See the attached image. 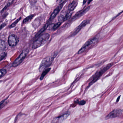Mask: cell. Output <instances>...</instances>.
I'll return each instance as SVG.
<instances>
[{"mask_svg":"<svg viewBox=\"0 0 123 123\" xmlns=\"http://www.w3.org/2000/svg\"><path fill=\"white\" fill-rule=\"evenodd\" d=\"M50 35L48 33H45L40 35L33 43L32 48L37 49L44 45L49 39Z\"/></svg>","mask_w":123,"mask_h":123,"instance_id":"6da1fadb","label":"cell"},{"mask_svg":"<svg viewBox=\"0 0 123 123\" xmlns=\"http://www.w3.org/2000/svg\"><path fill=\"white\" fill-rule=\"evenodd\" d=\"M113 65V63L109 64L105 66V67L101 68V69L97 71V72L95 73V75L93 76L92 79V81L90 82L89 84V86H90L91 85H92L93 84H94L96 82H97L100 77L102 76V75L106 72L107 70H108L111 67H112Z\"/></svg>","mask_w":123,"mask_h":123,"instance_id":"7a4b0ae2","label":"cell"},{"mask_svg":"<svg viewBox=\"0 0 123 123\" xmlns=\"http://www.w3.org/2000/svg\"><path fill=\"white\" fill-rule=\"evenodd\" d=\"M98 39L95 38L88 40L78 51V54H80L85 52L87 50L95 45L98 42Z\"/></svg>","mask_w":123,"mask_h":123,"instance_id":"3957f363","label":"cell"},{"mask_svg":"<svg viewBox=\"0 0 123 123\" xmlns=\"http://www.w3.org/2000/svg\"><path fill=\"white\" fill-rule=\"evenodd\" d=\"M54 59L53 56L47 57L43 59L40 66V71H42L50 66L53 62Z\"/></svg>","mask_w":123,"mask_h":123,"instance_id":"277c9868","label":"cell"},{"mask_svg":"<svg viewBox=\"0 0 123 123\" xmlns=\"http://www.w3.org/2000/svg\"><path fill=\"white\" fill-rule=\"evenodd\" d=\"M28 52H29V51L27 49L23 50L22 52L19 55V57L16 58L12 64V67H16L18 66L19 64H21L22 62L26 57Z\"/></svg>","mask_w":123,"mask_h":123,"instance_id":"5b68a950","label":"cell"},{"mask_svg":"<svg viewBox=\"0 0 123 123\" xmlns=\"http://www.w3.org/2000/svg\"><path fill=\"white\" fill-rule=\"evenodd\" d=\"M90 23V20L88 19H85L84 20L76 29L72 32L71 35V36H74L77 34L83 27H84L87 25L88 24Z\"/></svg>","mask_w":123,"mask_h":123,"instance_id":"8992f818","label":"cell"},{"mask_svg":"<svg viewBox=\"0 0 123 123\" xmlns=\"http://www.w3.org/2000/svg\"><path fill=\"white\" fill-rule=\"evenodd\" d=\"M123 112L122 110L120 109H115L110 113L106 117V119L115 118L120 116Z\"/></svg>","mask_w":123,"mask_h":123,"instance_id":"52a82bcc","label":"cell"},{"mask_svg":"<svg viewBox=\"0 0 123 123\" xmlns=\"http://www.w3.org/2000/svg\"><path fill=\"white\" fill-rule=\"evenodd\" d=\"M90 9V6H88L86 8L83 9L82 10L78 12L73 17L72 19V21H74V20L80 18L82 16H83L84 14H85Z\"/></svg>","mask_w":123,"mask_h":123,"instance_id":"ba28073f","label":"cell"},{"mask_svg":"<svg viewBox=\"0 0 123 123\" xmlns=\"http://www.w3.org/2000/svg\"><path fill=\"white\" fill-rule=\"evenodd\" d=\"M64 4V3L61 4L58 7H57L54 10L53 12L52 13V14H51V16H50V17L49 19V21L51 22L53 19H54L55 18V17L58 14V13H59L61 9L62 8Z\"/></svg>","mask_w":123,"mask_h":123,"instance_id":"9c48e42d","label":"cell"},{"mask_svg":"<svg viewBox=\"0 0 123 123\" xmlns=\"http://www.w3.org/2000/svg\"><path fill=\"white\" fill-rule=\"evenodd\" d=\"M18 40L15 35H12L9 37L8 38V43L11 47L16 46L18 43Z\"/></svg>","mask_w":123,"mask_h":123,"instance_id":"30bf717a","label":"cell"},{"mask_svg":"<svg viewBox=\"0 0 123 123\" xmlns=\"http://www.w3.org/2000/svg\"><path fill=\"white\" fill-rule=\"evenodd\" d=\"M69 113H67L55 118L53 121L54 123H61L65 120L69 116Z\"/></svg>","mask_w":123,"mask_h":123,"instance_id":"8fae6325","label":"cell"},{"mask_svg":"<svg viewBox=\"0 0 123 123\" xmlns=\"http://www.w3.org/2000/svg\"><path fill=\"white\" fill-rule=\"evenodd\" d=\"M50 21L48 20V22L42 27V29L37 32V34H36V35H35V37H36V38L38 37L40 35L42 34V33H43L44 31H45V30L47 29V28L49 27V25H50Z\"/></svg>","mask_w":123,"mask_h":123,"instance_id":"7c38bea8","label":"cell"},{"mask_svg":"<svg viewBox=\"0 0 123 123\" xmlns=\"http://www.w3.org/2000/svg\"><path fill=\"white\" fill-rule=\"evenodd\" d=\"M77 5V2L76 0L72 1L68 6V11L69 12H72L74 11Z\"/></svg>","mask_w":123,"mask_h":123,"instance_id":"4fadbf2b","label":"cell"},{"mask_svg":"<svg viewBox=\"0 0 123 123\" xmlns=\"http://www.w3.org/2000/svg\"><path fill=\"white\" fill-rule=\"evenodd\" d=\"M6 45L4 40L0 39V52L3 51L6 48Z\"/></svg>","mask_w":123,"mask_h":123,"instance_id":"5bb4252c","label":"cell"},{"mask_svg":"<svg viewBox=\"0 0 123 123\" xmlns=\"http://www.w3.org/2000/svg\"><path fill=\"white\" fill-rule=\"evenodd\" d=\"M50 70H51L50 68H47L44 70L43 72L42 73L41 77H40V80H42L44 78L45 76L49 73V71H50Z\"/></svg>","mask_w":123,"mask_h":123,"instance_id":"9a60e30c","label":"cell"},{"mask_svg":"<svg viewBox=\"0 0 123 123\" xmlns=\"http://www.w3.org/2000/svg\"><path fill=\"white\" fill-rule=\"evenodd\" d=\"M40 24V21L39 18L35 19L34 21V22L32 23V25H33L34 27L35 28H37L39 26Z\"/></svg>","mask_w":123,"mask_h":123,"instance_id":"2e32d148","label":"cell"},{"mask_svg":"<svg viewBox=\"0 0 123 123\" xmlns=\"http://www.w3.org/2000/svg\"><path fill=\"white\" fill-rule=\"evenodd\" d=\"M34 16V15L32 14V15H31L30 16H29L27 17L25 19H24V21H23V23H26L30 21L33 19Z\"/></svg>","mask_w":123,"mask_h":123,"instance_id":"e0dca14e","label":"cell"},{"mask_svg":"<svg viewBox=\"0 0 123 123\" xmlns=\"http://www.w3.org/2000/svg\"><path fill=\"white\" fill-rule=\"evenodd\" d=\"M72 15V12H67L66 15H65L63 21H66L69 18H71Z\"/></svg>","mask_w":123,"mask_h":123,"instance_id":"ac0fdd59","label":"cell"},{"mask_svg":"<svg viewBox=\"0 0 123 123\" xmlns=\"http://www.w3.org/2000/svg\"><path fill=\"white\" fill-rule=\"evenodd\" d=\"M66 14L67 13H66V12L65 11H63L61 14H60V16L58 17V21L60 22H61L62 21H63L64 18Z\"/></svg>","mask_w":123,"mask_h":123,"instance_id":"d6986e66","label":"cell"},{"mask_svg":"<svg viewBox=\"0 0 123 123\" xmlns=\"http://www.w3.org/2000/svg\"><path fill=\"white\" fill-rule=\"evenodd\" d=\"M6 71L5 69H1L0 70V79L3 77L6 74Z\"/></svg>","mask_w":123,"mask_h":123,"instance_id":"ffe728a7","label":"cell"},{"mask_svg":"<svg viewBox=\"0 0 123 123\" xmlns=\"http://www.w3.org/2000/svg\"><path fill=\"white\" fill-rule=\"evenodd\" d=\"M21 17H20V18H18V19H17L16 21L14 22L10 26H9V28H13V27H15V26L18 23V22L21 20Z\"/></svg>","mask_w":123,"mask_h":123,"instance_id":"44dd1931","label":"cell"},{"mask_svg":"<svg viewBox=\"0 0 123 123\" xmlns=\"http://www.w3.org/2000/svg\"><path fill=\"white\" fill-rule=\"evenodd\" d=\"M7 53L6 52H3L0 54V61L3 60L6 57Z\"/></svg>","mask_w":123,"mask_h":123,"instance_id":"7402d4cb","label":"cell"},{"mask_svg":"<svg viewBox=\"0 0 123 123\" xmlns=\"http://www.w3.org/2000/svg\"><path fill=\"white\" fill-rule=\"evenodd\" d=\"M62 24L61 22L59 21V22H57L55 24H54L53 25V30H56L57 28H58L60 26H61Z\"/></svg>","mask_w":123,"mask_h":123,"instance_id":"603a6c76","label":"cell"},{"mask_svg":"<svg viewBox=\"0 0 123 123\" xmlns=\"http://www.w3.org/2000/svg\"><path fill=\"white\" fill-rule=\"evenodd\" d=\"M85 104H86V102L84 100H82L79 103V104L80 105H83Z\"/></svg>","mask_w":123,"mask_h":123,"instance_id":"cb8c5ba5","label":"cell"},{"mask_svg":"<svg viewBox=\"0 0 123 123\" xmlns=\"http://www.w3.org/2000/svg\"><path fill=\"white\" fill-rule=\"evenodd\" d=\"M6 100H4L3 101H2L0 103V110L1 108L3 107V106L4 104L5 103V102H6Z\"/></svg>","mask_w":123,"mask_h":123,"instance_id":"d4e9b609","label":"cell"},{"mask_svg":"<svg viewBox=\"0 0 123 123\" xmlns=\"http://www.w3.org/2000/svg\"><path fill=\"white\" fill-rule=\"evenodd\" d=\"M5 25H6V24H5V23L4 24H2L0 26V30L3 28V27H4L5 26Z\"/></svg>","mask_w":123,"mask_h":123,"instance_id":"484cf974","label":"cell"},{"mask_svg":"<svg viewBox=\"0 0 123 123\" xmlns=\"http://www.w3.org/2000/svg\"><path fill=\"white\" fill-rule=\"evenodd\" d=\"M66 0H60V4H61L62 3H64L65 2V1Z\"/></svg>","mask_w":123,"mask_h":123,"instance_id":"4316f807","label":"cell"},{"mask_svg":"<svg viewBox=\"0 0 123 123\" xmlns=\"http://www.w3.org/2000/svg\"><path fill=\"white\" fill-rule=\"evenodd\" d=\"M120 96L118 97L117 99V101H116V102H119V100H120Z\"/></svg>","mask_w":123,"mask_h":123,"instance_id":"83f0119b","label":"cell"},{"mask_svg":"<svg viewBox=\"0 0 123 123\" xmlns=\"http://www.w3.org/2000/svg\"><path fill=\"white\" fill-rule=\"evenodd\" d=\"M92 0H88V2H87L88 4H89Z\"/></svg>","mask_w":123,"mask_h":123,"instance_id":"f1b7e54d","label":"cell"},{"mask_svg":"<svg viewBox=\"0 0 123 123\" xmlns=\"http://www.w3.org/2000/svg\"><path fill=\"white\" fill-rule=\"evenodd\" d=\"M86 0H84V1H83V4H84L85 3L86 1Z\"/></svg>","mask_w":123,"mask_h":123,"instance_id":"f546056e","label":"cell"}]
</instances>
